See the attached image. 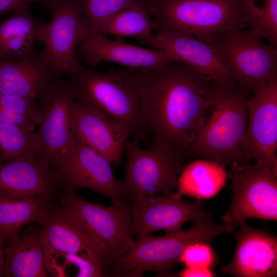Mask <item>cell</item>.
I'll list each match as a JSON object with an SVG mask.
<instances>
[{
    "mask_svg": "<svg viewBox=\"0 0 277 277\" xmlns=\"http://www.w3.org/2000/svg\"><path fill=\"white\" fill-rule=\"evenodd\" d=\"M211 80L180 62L145 70L142 116L151 144L185 157L206 121Z\"/></svg>",
    "mask_w": 277,
    "mask_h": 277,
    "instance_id": "cell-1",
    "label": "cell"
},
{
    "mask_svg": "<svg viewBox=\"0 0 277 277\" xmlns=\"http://www.w3.org/2000/svg\"><path fill=\"white\" fill-rule=\"evenodd\" d=\"M249 92L237 82L211 81L208 98L213 110L187 150L186 158L208 160L225 169L248 163L243 142L248 123Z\"/></svg>",
    "mask_w": 277,
    "mask_h": 277,
    "instance_id": "cell-2",
    "label": "cell"
},
{
    "mask_svg": "<svg viewBox=\"0 0 277 277\" xmlns=\"http://www.w3.org/2000/svg\"><path fill=\"white\" fill-rule=\"evenodd\" d=\"M145 69L126 67L104 73L82 64L68 75L75 101L93 107L125 124L131 136L142 141L147 133L142 116V88Z\"/></svg>",
    "mask_w": 277,
    "mask_h": 277,
    "instance_id": "cell-3",
    "label": "cell"
},
{
    "mask_svg": "<svg viewBox=\"0 0 277 277\" xmlns=\"http://www.w3.org/2000/svg\"><path fill=\"white\" fill-rule=\"evenodd\" d=\"M156 32H177L210 43L221 33L247 26L243 0H148Z\"/></svg>",
    "mask_w": 277,
    "mask_h": 277,
    "instance_id": "cell-4",
    "label": "cell"
},
{
    "mask_svg": "<svg viewBox=\"0 0 277 277\" xmlns=\"http://www.w3.org/2000/svg\"><path fill=\"white\" fill-rule=\"evenodd\" d=\"M212 214L193 223L186 230L164 236L147 235L133 245L110 269L109 275L142 276L146 271L168 276L186 248L196 242L211 243L219 235L233 231L237 225L218 224Z\"/></svg>",
    "mask_w": 277,
    "mask_h": 277,
    "instance_id": "cell-5",
    "label": "cell"
},
{
    "mask_svg": "<svg viewBox=\"0 0 277 277\" xmlns=\"http://www.w3.org/2000/svg\"><path fill=\"white\" fill-rule=\"evenodd\" d=\"M58 196L59 204L56 205L59 211L102 244L113 265L134 244L128 199L106 206L84 200L75 191H64Z\"/></svg>",
    "mask_w": 277,
    "mask_h": 277,
    "instance_id": "cell-6",
    "label": "cell"
},
{
    "mask_svg": "<svg viewBox=\"0 0 277 277\" xmlns=\"http://www.w3.org/2000/svg\"><path fill=\"white\" fill-rule=\"evenodd\" d=\"M232 195L224 223L238 224L248 218L277 221V168L255 162L230 166Z\"/></svg>",
    "mask_w": 277,
    "mask_h": 277,
    "instance_id": "cell-7",
    "label": "cell"
},
{
    "mask_svg": "<svg viewBox=\"0 0 277 277\" xmlns=\"http://www.w3.org/2000/svg\"><path fill=\"white\" fill-rule=\"evenodd\" d=\"M249 29H232L208 44L228 65L235 80L249 91L277 79V47Z\"/></svg>",
    "mask_w": 277,
    "mask_h": 277,
    "instance_id": "cell-8",
    "label": "cell"
},
{
    "mask_svg": "<svg viewBox=\"0 0 277 277\" xmlns=\"http://www.w3.org/2000/svg\"><path fill=\"white\" fill-rule=\"evenodd\" d=\"M126 162L123 182L128 199L161 193L171 194L185 166L186 159L151 144L147 149L132 137L126 143Z\"/></svg>",
    "mask_w": 277,
    "mask_h": 277,
    "instance_id": "cell-9",
    "label": "cell"
},
{
    "mask_svg": "<svg viewBox=\"0 0 277 277\" xmlns=\"http://www.w3.org/2000/svg\"><path fill=\"white\" fill-rule=\"evenodd\" d=\"M53 169L65 191L87 188L109 198L112 203L128 199L123 182L115 177L109 161L76 134Z\"/></svg>",
    "mask_w": 277,
    "mask_h": 277,
    "instance_id": "cell-10",
    "label": "cell"
},
{
    "mask_svg": "<svg viewBox=\"0 0 277 277\" xmlns=\"http://www.w3.org/2000/svg\"><path fill=\"white\" fill-rule=\"evenodd\" d=\"M51 12L42 30L39 42L43 49L39 55L54 73L67 76L82 64L76 49L91 34L73 0H65Z\"/></svg>",
    "mask_w": 277,
    "mask_h": 277,
    "instance_id": "cell-11",
    "label": "cell"
},
{
    "mask_svg": "<svg viewBox=\"0 0 277 277\" xmlns=\"http://www.w3.org/2000/svg\"><path fill=\"white\" fill-rule=\"evenodd\" d=\"M74 100L67 81L61 77L38 101L40 116L35 130L34 151L52 168L75 135L71 114Z\"/></svg>",
    "mask_w": 277,
    "mask_h": 277,
    "instance_id": "cell-12",
    "label": "cell"
},
{
    "mask_svg": "<svg viewBox=\"0 0 277 277\" xmlns=\"http://www.w3.org/2000/svg\"><path fill=\"white\" fill-rule=\"evenodd\" d=\"M130 207L135 241L158 230L166 234L178 232L185 223H194L212 213V210L206 211L202 200L185 201L177 191L134 198Z\"/></svg>",
    "mask_w": 277,
    "mask_h": 277,
    "instance_id": "cell-13",
    "label": "cell"
},
{
    "mask_svg": "<svg viewBox=\"0 0 277 277\" xmlns=\"http://www.w3.org/2000/svg\"><path fill=\"white\" fill-rule=\"evenodd\" d=\"M247 102L248 123L243 146L252 160L277 168V79L263 84Z\"/></svg>",
    "mask_w": 277,
    "mask_h": 277,
    "instance_id": "cell-14",
    "label": "cell"
},
{
    "mask_svg": "<svg viewBox=\"0 0 277 277\" xmlns=\"http://www.w3.org/2000/svg\"><path fill=\"white\" fill-rule=\"evenodd\" d=\"M135 39L167 53L172 62L184 63L214 82H236L222 56L208 44L182 32H156Z\"/></svg>",
    "mask_w": 277,
    "mask_h": 277,
    "instance_id": "cell-15",
    "label": "cell"
},
{
    "mask_svg": "<svg viewBox=\"0 0 277 277\" xmlns=\"http://www.w3.org/2000/svg\"><path fill=\"white\" fill-rule=\"evenodd\" d=\"M56 171L36 155L0 163V195L28 200L65 191Z\"/></svg>",
    "mask_w": 277,
    "mask_h": 277,
    "instance_id": "cell-16",
    "label": "cell"
},
{
    "mask_svg": "<svg viewBox=\"0 0 277 277\" xmlns=\"http://www.w3.org/2000/svg\"><path fill=\"white\" fill-rule=\"evenodd\" d=\"M71 114L76 136L111 164L119 165L126 143L131 136L129 127L98 109L75 100Z\"/></svg>",
    "mask_w": 277,
    "mask_h": 277,
    "instance_id": "cell-17",
    "label": "cell"
},
{
    "mask_svg": "<svg viewBox=\"0 0 277 277\" xmlns=\"http://www.w3.org/2000/svg\"><path fill=\"white\" fill-rule=\"evenodd\" d=\"M234 232V255L220 272L235 277H276L277 237L264 229L250 226L244 221Z\"/></svg>",
    "mask_w": 277,
    "mask_h": 277,
    "instance_id": "cell-18",
    "label": "cell"
},
{
    "mask_svg": "<svg viewBox=\"0 0 277 277\" xmlns=\"http://www.w3.org/2000/svg\"><path fill=\"white\" fill-rule=\"evenodd\" d=\"M44 251L81 255L90 260L109 276L113 263L106 248L94 238L65 217L54 203L41 225Z\"/></svg>",
    "mask_w": 277,
    "mask_h": 277,
    "instance_id": "cell-19",
    "label": "cell"
},
{
    "mask_svg": "<svg viewBox=\"0 0 277 277\" xmlns=\"http://www.w3.org/2000/svg\"><path fill=\"white\" fill-rule=\"evenodd\" d=\"M76 55L81 63L88 65L114 63L149 70L162 69L172 62L163 50L143 48L120 39H110L100 34L92 35L83 42L77 47Z\"/></svg>",
    "mask_w": 277,
    "mask_h": 277,
    "instance_id": "cell-20",
    "label": "cell"
},
{
    "mask_svg": "<svg viewBox=\"0 0 277 277\" xmlns=\"http://www.w3.org/2000/svg\"><path fill=\"white\" fill-rule=\"evenodd\" d=\"M62 77L42 59L0 61V93L38 101Z\"/></svg>",
    "mask_w": 277,
    "mask_h": 277,
    "instance_id": "cell-21",
    "label": "cell"
},
{
    "mask_svg": "<svg viewBox=\"0 0 277 277\" xmlns=\"http://www.w3.org/2000/svg\"><path fill=\"white\" fill-rule=\"evenodd\" d=\"M2 276H49L41 227L30 226L7 243Z\"/></svg>",
    "mask_w": 277,
    "mask_h": 277,
    "instance_id": "cell-22",
    "label": "cell"
},
{
    "mask_svg": "<svg viewBox=\"0 0 277 277\" xmlns=\"http://www.w3.org/2000/svg\"><path fill=\"white\" fill-rule=\"evenodd\" d=\"M0 22V61L25 60L36 57V43L39 42L45 23L35 18L28 5L22 6Z\"/></svg>",
    "mask_w": 277,
    "mask_h": 277,
    "instance_id": "cell-23",
    "label": "cell"
},
{
    "mask_svg": "<svg viewBox=\"0 0 277 277\" xmlns=\"http://www.w3.org/2000/svg\"><path fill=\"white\" fill-rule=\"evenodd\" d=\"M52 199L22 200L0 195V240L6 244L17 237L24 226L32 222L42 225Z\"/></svg>",
    "mask_w": 277,
    "mask_h": 277,
    "instance_id": "cell-24",
    "label": "cell"
},
{
    "mask_svg": "<svg viewBox=\"0 0 277 277\" xmlns=\"http://www.w3.org/2000/svg\"><path fill=\"white\" fill-rule=\"evenodd\" d=\"M227 173L218 164L200 159L186 165L177 181V191L199 200L215 196L225 185Z\"/></svg>",
    "mask_w": 277,
    "mask_h": 277,
    "instance_id": "cell-25",
    "label": "cell"
},
{
    "mask_svg": "<svg viewBox=\"0 0 277 277\" xmlns=\"http://www.w3.org/2000/svg\"><path fill=\"white\" fill-rule=\"evenodd\" d=\"M73 1L78 7L91 35L97 34L105 22L122 9L136 8L148 12V0Z\"/></svg>",
    "mask_w": 277,
    "mask_h": 277,
    "instance_id": "cell-26",
    "label": "cell"
},
{
    "mask_svg": "<svg viewBox=\"0 0 277 277\" xmlns=\"http://www.w3.org/2000/svg\"><path fill=\"white\" fill-rule=\"evenodd\" d=\"M149 14L147 11L136 8L122 9L109 17L97 34L131 36L134 39L151 35L153 29Z\"/></svg>",
    "mask_w": 277,
    "mask_h": 277,
    "instance_id": "cell-27",
    "label": "cell"
},
{
    "mask_svg": "<svg viewBox=\"0 0 277 277\" xmlns=\"http://www.w3.org/2000/svg\"><path fill=\"white\" fill-rule=\"evenodd\" d=\"M243 15L248 29L277 47V0L261 6L256 0H243Z\"/></svg>",
    "mask_w": 277,
    "mask_h": 277,
    "instance_id": "cell-28",
    "label": "cell"
},
{
    "mask_svg": "<svg viewBox=\"0 0 277 277\" xmlns=\"http://www.w3.org/2000/svg\"><path fill=\"white\" fill-rule=\"evenodd\" d=\"M38 101L0 93V123L35 131L39 119Z\"/></svg>",
    "mask_w": 277,
    "mask_h": 277,
    "instance_id": "cell-29",
    "label": "cell"
},
{
    "mask_svg": "<svg viewBox=\"0 0 277 277\" xmlns=\"http://www.w3.org/2000/svg\"><path fill=\"white\" fill-rule=\"evenodd\" d=\"M35 131L0 123V163L36 155Z\"/></svg>",
    "mask_w": 277,
    "mask_h": 277,
    "instance_id": "cell-30",
    "label": "cell"
},
{
    "mask_svg": "<svg viewBox=\"0 0 277 277\" xmlns=\"http://www.w3.org/2000/svg\"><path fill=\"white\" fill-rule=\"evenodd\" d=\"M216 254L210 243L196 242L189 245L181 255L179 262L185 267L212 268L216 262Z\"/></svg>",
    "mask_w": 277,
    "mask_h": 277,
    "instance_id": "cell-31",
    "label": "cell"
},
{
    "mask_svg": "<svg viewBox=\"0 0 277 277\" xmlns=\"http://www.w3.org/2000/svg\"><path fill=\"white\" fill-rule=\"evenodd\" d=\"M33 2H41L46 8H50L49 0H0V16Z\"/></svg>",
    "mask_w": 277,
    "mask_h": 277,
    "instance_id": "cell-32",
    "label": "cell"
},
{
    "mask_svg": "<svg viewBox=\"0 0 277 277\" xmlns=\"http://www.w3.org/2000/svg\"><path fill=\"white\" fill-rule=\"evenodd\" d=\"M182 277H211L215 276L212 268L206 267H185L179 272Z\"/></svg>",
    "mask_w": 277,
    "mask_h": 277,
    "instance_id": "cell-33",
    "label": "cell"
},
{
    "mask_svg": "<svg viewBox=\"0 0 277 277\" xmlns=\"http://www.w3.org/2000/svg\"><path fill=\"white\" fill-rule=\"evenodd\" d=\"M6 244L0 240V277L2 276V270L4 264V249Z\"/></svg>",
    "mask_w": 277,
    "mask_h": 277,
    "instance_id": "cell-34",
    "label": "cell"
}]
</instances>
